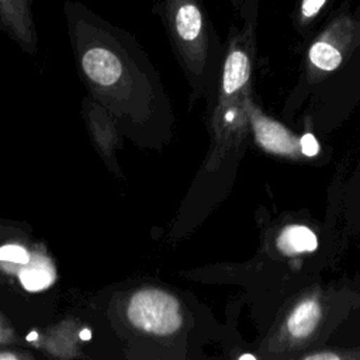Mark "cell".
<instances>
[{
	"mask_svg": "<svg viewBox=\"0 0 360 360\" xmlns=\"http://www.w3.org/2000/svg\"><path fill=\"white\" fill-rule=\"evenodd\" d=\"M239 359H252V360H255L256 357H255V356H252V354H242Z\"/></svg>",
	"mask_w": 360,
	"mask_h": 360,
	"instance_id": "9a60e30c",
	"label": "cell"
},
{
	"mask_svg": "<svg viewBox=\"0 0 360 360\" xmlns=\"http://www.w3.org/2000/svg\"><path fill=\"white\" fill-rule=\"evenodd\" d=\"M300 145H301V152L307 156H315L319 152V143L312 134L302 135V138L300 139Z\"/></svg>",
	"mask_w": 360,
	"mask_h": 360,
	"instance_id": "7c38bea8",
	"label": "cell"
},
{
	"mask_svg": "<svg viewBox=\"0 0 360 360\" xmlns=\"http://www.w3.org/2000/svg\"><path fill=\"white\" fill-rule=\"evenodd\" d=\"M326 0H302L301 1V14L305 18L314 17L325 4Z\"/></svg>",
	"mask_w": 360,
	"mask_h": 360,
	"instance_id": "4fadbf2b",
	"label": "cell"
},
{
	"mask_svg": "<svg viewBox=\"0 0 360 360\" xmlns=\"http://www.w3.org/2000/svg\"><path fill=\"white\" fill-rule=\"evenodd\" d=\"M63 14L83 84L138 148L163 150L174 135V111L158 70L139 42L86 4L66 0Z\"/></svg>",
	"mask_w": 360,
	"mask_h": 360,
	"instance_id": "6da1fadb",
	"label": "cell"
},
{
	"mask_svg": "<svg viewBox=\"0 0 360 360\" xmlns=\"http://www.w3.org/2000/svg\"><path fill=\"white\" fill-rule=\"evenodd\" d=\"M31 232V228L27 224H20V222H13V221H1L0 219V243L18 236Z\"/></svg>",
	"mask_w": 360,
	"mask_h": 360,
	"instance_id": "8fae6325",
	"label": "cell"
},
{
	"mask_svg": "<svg viewBox=\"0 0 360 360\" xmlns=\"http://www.w3.org/2000/svg\"><path fill=\"white\" fill-rule=\"evenodd\" d=\"M107 323L132 350L129 357H180L187 308L180 291L158 281H134L111 292Z\"/></svg>",
	"mask_w": 360,
	"mask_h": 360,
	"instance_id": "7a4b0ae2",
	"label": "cell"
},
{
	"mask_svg": "<svg viewBox=\"0 0 360 360\" xmlns=\"http://www.w3.org/2000/svg\"><path fill=\"white\" fill-rule=\"evenodd\" d=\"M83 117L98 153L110 170L118 176L120 165L117 163L115 153L122 146L124 136L114 118L91 96L83 100Z\"/></svg>",
	"mask_w": 360,
	"mask_h": 360,
	"instance_id": "277c9868",
	"label": "cell"
},
{
	"mask_svg": "<svg viewBox=\"0 0 360 360\" xmlns=\"http://www.w3.org/2000/svg\"><path fill=\"white\" fill-rule=\"evenodd\" d=\"M250 76V59L248 52L235 39L229 48L221 75L222 96H233L248 83Z\"/></svg>",
	"mask_w": 360,
	"mask_h": 360,
	"instance_id": "52a82bcc",
	"label": "cell"
},
{
	"mask_svg": "<svg viewBox=\"0 0 360 360\" xmlns=\"http://www.w3.org/2000/svg\"><path fill=\"white\" fill-rule=\"evenodd\" d=\"M256 142L266 150L280 155H297L301 149L300 139L281 124L262 115L255 108L249 112Z\"/></svg>",
	"mask_w": 360,
	"mask_h": 360,
	"instance_id": "8992f818",
	"label": "cell"
},
{
	"mask_svg": "<svg viewBox=\"0 0 360 360\" xmlns=\"http://www.w3.org/2000/svg\"><path fill=\"white\" fill-rule=\"evenodd\" d=\"M305 359H315V360H321V359H339L338 354L335 353H315V354H309Z\"/></svg>",
	"mask_w": 360,
	"mask_h": 360,
	"instance_id": "5bb4252c",
	"label": "cell"
},
{
	"mask_svg": "<svg viewBox=\"0 0 360 360\" xmlns=\"http://www.w3.org/2000/svg\"><path fill=\"white\" fill-rule=\"evenodd\" d=\"M159 14L177 63L197 91L208 69L211 28L200 0H160Z\"/></svg>",
	"mask_w": 360,
	"mask_h": 360,
	"instance_id": "3957f363",
	"label": "cell"
},
{
	"mask_svg": "<svg viewBox=\"0 0 360 360\" xmlns=\"http://www.w3.org/2000/svg\"><path fill=\"white\" fill-rule=\"evenodd\" d=\"M321 319V307L316 300H305L300 302L287 319V330L297 339L311 335Z\"/></svg>",
	"mask_w": 360,
	"mask_h": 360,
	"instance_id": "ba28073f",
	"label": "cell"
},
{
	"mask_svg": "<svg viewBox=\"0 0 360 360\" xmlns=\"http://www.w3.org/2000/svg\"><path fill=\"white\" fill-rule=\"evenodd\" d=\"M316 246V235L305 225H288L277 238V248L285 255L312 252Z\"/></svg>",
	"mask_w": 360,
	"mask_h": 360,
	"instance_id": "9c48e42d",
	"label": "cell"
},
{
	"mask_svg": "<svg viewBox=\"0 0 360 360\" xmlns=\"http://www.w3.org/2000/svg\"><path fill=\"white\" fill-rule=\"evenodd\" d=\"M32 3L34 0H0V30L30 55L38 52Z\"/></svg>",
	"mask_w": 360,
	"mask_h": 360,
	"instance_id": "5b68a950",
	"label": "cell"
},
{
	"mask_svg": "<svg viewBox=\"0 0 360 360\" xmlns=\"http://www.w3.org/2000/svg\"><path fill=\"white\" fill-rule=\"evenodd\" d=\"M309 60L321 70H333L342 62V55L338 48L326 41L315 42L309 49Z\"/></svg>",
	"mask_w": 360,
	"mask_h": 360,
	"instance_id": "30bf717a",
	"label": "cell"
}]
</instances>
